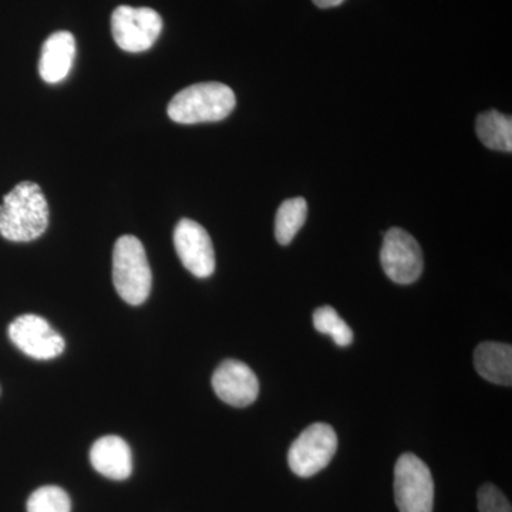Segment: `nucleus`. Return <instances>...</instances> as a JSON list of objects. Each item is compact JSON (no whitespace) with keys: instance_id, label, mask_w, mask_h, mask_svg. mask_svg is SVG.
I'll return each instance as SVG.
<instances>
[{"instance_id":"nucleus-1","label":"nucleus","mask_w":512,"mask_h":512,"mask_svg":"<svg viewBox=\"0 0 512 512\" xmlns=\"http://www.w3.org/2000/svg\"><path fill=\"white\" fill-rule=\"evenodd\" d=\"M49 225V204L39 185L22 181L0 204V235L12 242L42 237Z\"/></svg>"},{"instance_id":"nucleus-2","label":"nucleus","mask_w":512,"mask_h":512,"mask_svg":"<svg viewBox=\"0 0 512 512\" xmlns=\"http://www.w3.org/2000/svg\"><path fill=\"white\" fill-rule=\"evenodd\" d=\"M237 97L227 84L198 83L175 94L168 104V117L178 124L215 123L227 119Z\"/></svg>"},{"instance_id":"nucleus-3","label":"nucleus","mask_w":512,"mask_h":512,"mask_svg":"<svg viewBox=\"0 0 512 512\" xmlns=\"http://www.w3.org/2000/svg\"><path fill=\"white\" fill-rule=\"evenodd\" d=\"M113 282L117 293L128 305H143L150 296L153 274L146 249L133 235L120 237L114 245Z\"/></svg>"},{"instance_id":"nucleus-4","label":"nucleus","mask_w":512,"mask_h":512,"mask_svg":"<svg viewBox=\"0 0 512 512\" xmlns=\"http://www.w3.org/2000/svg\"><path fill=\"white\" fill-rule=\"evenodd\" d=\"M394 497L400 512H433V476L412 453L402 454L394 467Z\"/></svg>"},{"instance_id":"nucleus-5","label":"nucleus","mask_w":512,"mask_h":512,"mask_svg":"<svg viewBox=\"0 0 512 512\" xmlns=\"http://www.w3.org/2000/svg\"><path fill=\"white\" fill-rule=\"evenodd\" d=\"M338 450V436L332 426L315 423L293 441L288 453L289 467L296 476H315L329 466Z\"/></svg>"},{"instance_id":"nucleus-6","label":"nucleus","mask_w":512,"mask_h":512,"mask_svg":"<svg viewBox=\"0 0 512 512\" xmlns=\"http://www.w3.org/2000/svg\"><path fill=\"white\" fill-rule=\"evenodd\" d=\"M163 30V19L156 10L119 6L111 15L114 42L128 53L151 49Z\"/></svg>"},{"instance_id":"nucleus-7","label":"nucleus","mask_w":512,"mask_h":512,"mask_svg":"<svg viewBox=\"0 0 512 512\" xmlns=\"http://www.w3.org/2000/svg\"><path fill=\"white\" fill-rule=\"evenodd\" d=\"M380 262L383 271L399 285H410L423 274L424 259L419 242L400 228H392L383 239Z\"/></svg>"},{"instance_id":"nucleus-8","label":"nucleus","mask_w":512,"mask_h":512,"mask_svg":"<svg viewBox=\"0 0 512 512\" xmlns=\"http://www.w3.org/2000/svg\"><path fill=\"white\" fill-rule=\"evenodd\" d=\"M9 338L25 355L36 360H52L62 355L66 343L46 319L23 315L9 326Z\"/></svg>"},{"instance_id":"nucleus-9","label":"nucleus","mask_w":512,"mask_h":512,"mask_svg":"<svg viewBox=\"0 0 512 512\" xmlns=\"http://www.w3.org/2000/svg\"><path fill=\"white\" fill-rule=\"evenodd\" d=\"M174 247L181 264L197 278H208L215 271L211 237L198 222L181 220L174 229Z\"/></svg>"},{"instance_id":"nucleus-10","label":"nucleus","mask_w":512,"mask_h":512,"mask_svg":"<svg viewBox=\"0 0 512 512\" xmlns=\"http://www.w3.org/2000/svg\"><path fill=\"white\" fill-rule=\"evenodd\" d=\"M212 387L222 402L234 407H248L258 399V377L251 367L238 360L222 362L212 376Z\"/></svg>"},{"instance_id":"nucleus-11","label":"nucleus","mask_w":512,"mask_h":512,"mask_svg":"<svg viewBox=\"0 0 512 512\" xmlns=\"http://www.w3.org/2000/svg\"><path fill=\"white\" fill-rule=\"evenodd\" d=\"M90 461L97 473L110 480H127L133 471L130 447L119 436H104L97 440L90 450Z\"/></svg>"},{"instance_id":"nucleus-12","label":"nucleus","mask_w":512,"mask_h":512,"mask_svg":"<svg viewBox=\"0 0 512 512\" xmlns=\"http://www.w3.org/2000/svg\"><path fill=\"white\" fill-rule=\"evenodd\" d=\"M76 56V40L70 32L53 33L47 37L39 60V73L46 83L63 82L72 70Z\"/></svg>"},{"instance_id":"nucleus-13","label":"nucleus","mask_w":512,"mask_h":512,"mask_svg":"<svg viewBox=\"0 0 512 512\" xmlns=\"http://www.w3.org/2000/svg\"><path fill=\"white\" fill-rule=\"evenodd\" d=\"M478 375L494 384H512V346L507 343L483 342L474 352Z\"/></svg>"},{"instance_id":"nucleus-14","label":"nucleus","mask_w":512,"mask_h":512,"mask_svg":"<svg viewBox=\"0 0 512 512\" xmlns=\"http://www.w3.org/2000/svg\"><path fill=\"white\" fill-rule=\"evenodd\" d=\"M477 136L481 143L490 150L512 151V120L500 111L490 110L477 117Z\"/></svg>"},{"instance_id":"nucleus-15","label":"nucleus","mask_w":512,"mask_h":512,"mask_svg":"<svg viewBox=\"0 0 512 512\" xmlns=\"http://www.w3.org/2000/svg\"><path fill=\"white\" fill-rule=\"evenodd\" d=\"M308 217L305 198H291L282 202L275 218V237L281 245H289Z\"/></svg>"},{"instance_id":"nucleus-16","label":"nucleus","mask_w":512,"mask_h":512,"mask_svg":"<svg viewBox=\"0 0 512 512\" xmlns=\"http://www.w3.org/2000/svg\"><path fill=\"white\" fill-rule=\"evenodd\" d=\"M313 326L318 332L329 335L340 348L352 345V329L332 306H322L313 313Z\"/></svg>"},{"instance_id":"nucleus-17","label":"nucleus","mask_w":512,"mask_h":512,"mask_svg":"<svg viewBox=\"0 0 512 512\" xmlns=\"http://www.w3.org/2000/svg\"><path fill=\"white\" fill-rule=\"evenodd\" d=\"M72 501L66 491L56 485L37 488L28 500V512H70Z\"/></svg>"},{"instance_id":"nucleus-18","label":"nucleus","mask_w":512,"mask_h":512,"mask_svg":"<svg viewBox=\"0 0 512 512\" xmlns=\"http://www.w3.org/2000/svg\"><path fill=\"white\" fill-rule=\"evenodd\" d=\"M477 500L480 512H512L510 501L493 484H484L478 490Z\"/></svg>"},{"instance_id":"nucleus-19","label":"nucleus","mask_w":512,"mask_h":512,"mask_svg":"<svg viewBox=\"0 0 512 512\" xmlns=\"http://www.w3.org/2000/svg\"><path fill=\"white\" fill-rule=\"evenodd\" d=\"M312 2L320 9H330L342 5L345 0H312Z\"/></svg>"}]
</instances>
